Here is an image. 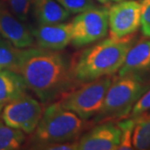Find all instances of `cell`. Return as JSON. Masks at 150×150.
Listing matches in <instances>:
<instances>
[{
	"label": "cell",
	"mask_w": 150,
	"mask_h": 150,
	"mask_svg": "<svg viewBox=\"0 0 150 150\" xmlns=\"http://www.w3.org/2000/svg\"><path fill=\"white\" fill-rule=\"evenodd\" d=\"M15 72L21 75L43 104L53 102L73 89L76 80L69 59L59 51L43 48L23 49Z\"/></svg>",
	"instance_id": "6da1fadb"
},
{
	"label": "cell",
	"mask_w": 150,
	"mask_h": 150,
	"mask_svg": "<svg viewBox=\"0 0 150 150\" xmlns=\"http://www.w3.org/2000/svg\"><path fill=\"white\" fill-rule=\"evenodd\" d=\"M134 39L133 34L122 38H108L86 48L72 64L76 81L84 83L116 74L133 46Z\"/></svg>",
	"instance_id": "7a4b0ae2"
},
{
	"label": "cell",
	"mask_w": 150,
	"mask_h": 150,
	"mask_svg": "<svg viewBox=\"0 0 150 150\" xmlns=\"http://www.w3.org/2000/svg\"><path fill=\"white\" fill-rule=\"evenodd\" d=\"M149 88V83L139 74L113 77L102 108L93 117V123L121 120L130 116L134 104Z\"/></svg>",
	"instance_id": "3957f363"
},
{
	"label": "cell",
	"mask_w": 150,
	"mask_h": 150,
	"mask_svg": "<svg viewBox=\"0 0 150 150\" xmlns=\"http://www.w3.org/2000/svg\"><path fill=\"white\" fill-rule=\"evenodd\" d=\"M86 121L63 108L59 102L48 106L33 134L35 144L74 141L86 128Z\"/></svg>",
	"instance_id": "277c9868"
},
{
	"label": "cell",
	"mask_w": 150,
	"mask_h": 150,
	"mask_svg": "<svg viewBox=\"0 0 150 150\" xmlns=\"http://www.w3.org/2000/svg\"><path fill=\"white\" fill-rule=\"evenodd\" d=\"M112 75L82 83L60 97L59 104L84 120L93 118L102 108Z\"/></svg>",
	"instance_id": "5b68a950"
},
{
	"label": "cell",
	"mask_w": 150,
	"mask_h": 150,
	"mask_svg": "<svg viewBox=\"0 0 150 150\" xmlns=\"http://www.w3.org/2000/svg\"><path fill=\"white\" fill-rule=\"evenodd\" d=\"M72 24L71 43L82 47L102 39L108 31V8L96 7L78 13Z\"/></svg>",
	"instance_id": "8992f818"
},
{
	"label": "cell",
	"mask_w": 150,
	"mask_h": 150,
	"mask_svg": "<svg viewBox=\"0 0 150 150\" xmlns=\"http://www.w3.org/2000/svg\"><path fill=\"white\" fill-rule=\"evenodd\" d=\"M42 103L27 93L6 103L1 112L2 120L8 126L33 134L43 115Z\"/></svg>",
	"instance_id": "52a82bcc"
},
{
	"label": "cell",
	"mask_w": 150,
	"mask_h": 150,
	"mask_svg": "<svg viewBox=\"0 0 150 150\" xmlns=\"http://www.w3.org/2000/svg\"><path fill=\"white\" fill-rule=\"evenodd\" d=\"M140 3L136 0H124L109 6V38H122L134 34L140 27Z\"/></svg>",
	"instance_id": "ba28073f"
},
{
	"label": "cell",
	"mask_w": 150,
	"mask_h": 150,
	"mask_svg": "<svg viewBox=\"0 0 150 150\" xmlns=\"http://www.w3.org/2000/svg\"><path fill=\"white\" fill-rule=\"evenodd\" d=\"M121 140V130L111 121L98 123L82 136L78 150H116Z\"/></svg>",
	"instance_id": "9c48e42d"
},
{
	"label": "cell",
	"mask_w": 150,
	"mask_h": 150,
	"mask_svg": "<svg viewBox=\"0 0 150 150\" xmlns=\"http://www.w3.org/2000/svg\"><path fill=\"white\" fill-rule=\"evenodd\" d=\"M0 36L18 48H32L35 40L32 31L14 16L8 8L0 5Z\"/></svg>",
	"instance_id": "30bf717a"
},
{
	"label": "cell",
	"mask_w": 150,
	"mask_h": 150,
	"mask_svg": "<svg viewBox=\"0 0 150 150\" xmlns=\"http://www.w3.org/2000/svg\"><path fill=\"white\" fill-rule=\"evenodd\" d=\"M32 33L39 48L60 51L71 43L72 24L64 22L42 24L33 30Z\"/></svg>",
	"instance_id": "8fae6325"
},
{
	"label": "cell",
	"mask_w": 150,
	"mask_h": 150,
	"mask_svg": "<svg viewBox=\"0 0 150 150\" xmlns=\"http://www.w3.org/2000/svg\"><path fill=\"white\" fill-rule=\"evenodd\" d=\"M150 69V40L137 43L129 48L118 76L139 74Z\"/></svg>",
	"instance_id": "7c38bea8"
},
{
	"label": "cell",
	"mask_w": 150,
	"mask_h": 150,
	"mask_svg": "<svg viewBox=\"0 0 150 150\" xmlns=\"http://www.w3.org/2000/svg\"><path fill=\"white\" fill-rule=\"evenodd\" d=\"M28 87L19 74L10 69H0V104L17 99L27 93Z\"/></svg>",
	"instance_id": "4fadbf2b"
},
{
	"label": "cell",
	"mask_w": 150,
	"mask_h": 150,
	"mask_svg": "<svg viewBox=\"0 0 150 150\" xmlns=\"http://www.w3.org/2000/svg\"><path fill=\"white\" fill-rule=\"evenodd\" d=\"M33 14L39 25L66 21L70 13L56 0H33Z\"/></svg>",
	"instance_id": "5bb4252c"
},
{
	"label": "cell",
	"mask_w": 150,
	"mask_h": 150,
	"mask_svg": "<svg viewBox=\"0 0 150 150\" xmlns=\"http://www.w3.org/2000/svg\"><path fill=\"white\" fill-rule=\"evenodd\" d=\"M133 132L134 149H150V118L147 112H143L134 117Z\"/></svg>",
	"instance_id": "9a60e30c"
},
{
	"label": "cell",
	"mask_w": 150,
	"mask_h": 150,
	"mask_svg": "<svg viewBox=\"0 0 150 150\" xmlns=\"http://www.w3.org/2000/svg\"><path fill=\"white\" fill-rule=\"evenodd\" d=\"M23 48H18L0 36V69L16 71Z\"/></svg>",
	"instance_id": "2e32d148"
},
{
	"label": "cell",
	"mask_w": 150,
	"mask_h": 150,
	"mask_svg": "<svg viewBox=\"0 0 150 150\" xmlns=\"http://www.w3.org/2000/svg\"><path fill=\"white\" fill-rule=\"evenodd\" d=\"M25 133L0 121V150L18 149L25 141Z\"/></svg>",
	"instance_id": "e0dca14e"
},
{
	"label": "cell",
	"mask_w": 150,
	"mask_h": 150,
	"mask_svg": "<svg viewBox=\"0 0 150 150\" xmlns=\"http://www.w3.org/2000/svg\"><path fill=\"white\" fill-rule=\"evenodd\" d=\"M135 118L129 117L121 119L118 123V126L121 130V140L118 149L129 150L134 149L133 147V132H134Z\"/></svg>",
	"instance_id": "ac0fdd59"
},
{
	"label": "cell",
	"mask_w": 150,
	"mask_h": 150,
	"mask_svg": "<svg viewBox=\"0 0 150 150\" xmlns=\"http://www.w3.org/2000/svg\"><path fill=\"white\" fill-rule=\"evenodd\" d=\"M8 10L20 21L26 22L28 18L33 0H4Z\"/></svg>",
	"instance_id": "d6986e66"
},
{
	"label": "cell",
	"mask_w": 150,
	"mask_h": 150,
	"mask_svg": "<svg viewBox=\"0 0 150 150\" xmlns=\"http://www.w3.org/2000/svg\"><path fill=\"white\" fill-rule=\"evenodd\" d=\"M70 14L80 13L82 12L98 7L95 0H56Z\"/></svg>",
	"instance_id": "ffe728a7"
},
{
	"label": "cell",
	"mask_w": 150,
	"mask_h": 150,
	"mask_svg": "<svg viewBox=\"0 0 150 150\" xmlns=\"http://www.w3.org/2000/svg\"><path fill=\"white\" fill-rule=\"evenodd\" d=\"M140 27L142 33L150 38V0H141Z\"/></svg>",
	"instance_id": "44dd1931"
},
{
	"label": "cell",
	"mask_w": 150,
	"mask_h": 150,
	"mask_svg": "<svg viewBox=\"0 0 150 150\" xmlns=\"http://www.w3.org/2000/svg\"><path fill=\"white\" fill-rule=\"evenodd\" d=\"M35 149L43 150H78L79 141H69L64 143H53V144H34Z\"/></svg>",
	"instance_id": "7402d4cb"
},
{
	"label": "cell",
	"mask_w": 150,
	"mask_h": 150,
	"mask_svg": "<svg viewBox=\"0 0 150 150\" xmlns=\"http://www.w3.org/2000/svg\"><path fill=\"white\" fill-rule=\"evenodd\" d=\"M150 110V88L141 96L139 99L134 104L130 113V117H135L143 112Z\"/></svg>",
	"instance_id": "603a6c76"
},
{
	"label": "cell",
	"mask_w": 150,
	"mask_h": 150,
	"mask_svg": "<svg viewBox=\"0 0 150 150\" xmlns=\"http://www.w3.org/2000/svg\"><path fill=\"white\" fill-rule=\"evenodd\" d=\"M97 3H99L100 4L104 5L105 7H109L113 4H116V3H119V2H122L124 0H95Z\"/></svg>",
	"instance_id": "cb8c5ba5"
},
{
	"label": "cell",
	"mask_w": 150,
	"mask_h": 150,
	"mask_svg": "<svg viewBox=\"0 0 150 150\" xmlns=\"http://www.w3.org/2000/svg\"><path fill=\"white\" fill-rule=\"evenodd\" d=\"M4 105H3V104H0V116H1V112H2V110H3V108H4Z\"/></svg>",
	"instance_id": "d4e9b609"
},
{
	"label": "cell",
	"mask_w": 150,
	"mask_h": 150,
	"mask_svg": "<svg viewBox=\"0 0 150 150\" xmlns=\"http://www.w3.org/2000/svg\"><path fill=\"white\" fill-rule=\"evenodd\" d=\"M147 112L148 116H149V118H150V110H149V111H148V112Z\"/></svg>",
	"instance_id": "484cf974"
}]
</instances>
